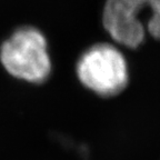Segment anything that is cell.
<instances>
[{
  "label": "cell",
  "mask_w": 160,
  "mask_h": 160,
  "mask_svg": "<svg viewBox=\"0 0 160 160\" xmlns=\"http://www.w3.org/2000/svg\"><path fill=\"white\" fill-rule=\"evenodd\" d=\"M0 62L11 77L30 83H42L52 65L43 33L35 27L19 28L0 47Z\"/></svg>",
  "instance_id": "2"
},
{
  "label": "cell",
  "mask_w": 160,
  "mask_h": 160,
  "mask_svg": "<svg viewBox=\"0 0 160 160\" xmlns=\"http://www.w3.org/2000/svg\"><path fill=\"white\" fill-rule=\"evenodd\" d=\"M76 73L83 87L100 97H113L127 87L129 75L125 57L110 43H97L80 56Z\"/></svg>",
  "instance_id": "3"
},
{
  "label": "cell",
  "mask_w": 160,
  "mask_h": 160,
  "mask_svg": "<svg viewBox=\"0 0 160 160\" xmlns=\"http://www.w3.org/2000/svg\"><path fill=\"white\" fill-rule=\"evenodd\" d=\"M106 31L119 45L136 49L145 39V28L160 40V0H106Z\"/></svg>",
  "instance_id": "1"
}]
</instances>
